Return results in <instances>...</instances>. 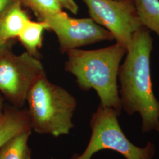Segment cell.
<instances>
[{
	"mask_svg": "<svg viewBox=\"0 0 159 159\" xmlns=\"http://www.w3.org/2000/svg\"><path fill=\"white\" fill-rule=\"evenodd\" d=\"M153 43L150 31L142 26L134 34L118 73L121 107L130 116L140 114L143 133L159 125V102L154 94L150 72Z\"/></svg>",
	"mask_w": 159,
	"mask_h": 159,
	"instance_id": "6da1fadb",
	"label": "cell"
},
{
	"mask_svg": "<svg viewBox=\"0 0 159 159\" xmlns=\"http://www.w3.org/2000/svg\"><path fill=\"white\" fill-rule=\"evenodd\" d=\"M127 52L117 43L93 50H71L66 52L65 70L74 75L82 90L96 91L100 104L121 110L117 79Z\"/></svg>",
	"mask_w": 159,
	"mask_h": 159,
	"instance_id": "7a4b0ae2",
	"label": "cell"
},
{
	"mask_svg": "<svg viewBox=\"0 0 159 159\" xmlns=\"http://www.w3.org/2000/svg\"><path fill=\"white\" fill-rule=\"evenodd\" d=\"M27 102L30 125L36 133L59 137L68 134L74 127L75 98L46 75L32 87Z\"/></svg>",
	"mask_w": 159,
	"mask_h": 159,
	"instance_id": "3957f363",
	"label": "cell"
},
{
	"mask_svg": "<svg viewBox=\"0 0 159 159\" xmlns=\"http://www.w3.org/2000/svg\"><path fill=\"white\" fill-rule=\"evenodd\" d=\"M121 110L100 104L92 114L90 120L91 138L84 152L72 159H91L94 154L102 150H112L126 159H152L155 146L148 142L144 148L137 147L126 137L121 129L118 117Z\"/></svg>",
	"mask_w": 159,
	"mask_h": 159,
	"instance_id": "277c9868",
	"label": "cell"
},
{
	"mask_svg": "<svg viewBox=\"0 0 159 159\" xmlns=\"http://www.w3.org/2000/svg\"><path fill=\"white\" fill-rule=\"evenodd\" d=\"M46 75L40 60L27 51L15 55L9 50L0 56V92L16 107L22 108L32 87Z\"/></svg>",
	"mask_w": 159,
	"mask_h": 159,
	"instance_id": "5b68a950",
	"label": "cell"
},
{
	"mask_svg": "<svg viewBox=\"0 0 159 159\" xmlns=\"http://www.w3.org/2000/svg\"><path fill=\"white\" fill-rule=\"evenodd\" d=\"M91 19L107 30L127 51L134 34L143 26L134 0H82Z\"/></svg>",
	"mask_w": 159,
	"mask_h": 159,
	"instance_id": "8992f818",
	"label": "cell"
},
{
	"mask_svg": "<svg viewBox=\"0 0 159 159\" xmlns=\"http://www.w3.org/2000/svg\"><path fill=\"white\" fill-rule=\"evenodd\" d=\"M47 23L57 36L62 53L101 41H111L113 35L91 18H75L64 12L47 15L39 20Z\"/></svg>",
	"mask_w": 159,
	"mask_h": 159,
	"instance_id": "52a82bcc",
	"label": "cell"
},
{
	"mask_svg": "<svg viewBox=\"0 0 159 159\" xmlns=\"http://www.w3.org/2000/svg\"><path fill=\"white\" fill-rule=\"evenodd\" d=\"M32 130L27 110L14 107L5 110L0 119V148L18 134Z\"/></svg>",
	"mask_w": 159,
	"mask_h": 159,
	"instance_id": "ba28073f",
	"label": "cell"
},
{
	"mask_svg": "<svg viewBox=\"0 0 159 159\" xmlns=\"http://www.w3.org/2000/svg\"><path fill=\"white\" fill-rule=\"evenodd\" d=\"M30 19L16 0L0 16V36L6 41L18 37Z\"/></svg>",
	"mask_w": 159,
	"mask_h": 159,
	"instance_id": "9c48e42d",
	"label": "cell"
},
{
	"mask_svg": "<svg viewBox=\"0 0 159 159\" xmlns=\"http://www.w3.org/2000/svg\"><path fill=\"white\" fill-rule=\"evenodd\" d=\"M46 30H48L47 23L43 21L29 20L25 24L18 38L30 54L37 57L42 46L43 35Z\"/></svg>",
	"mask_w": 159,
	"mask_h": 159,
	"instance_id": "30bf717a",
	"label": "cell"
},
{
	"mask_svg": "<svg viewBox=\"0 0 159 159\" xmlns=\"http://www.w3.org/2000/svg\"><path fill=\"white\" fill-rule=\"evenodd\" d=\"M32 130L14 137L0 148V159H31L29 139Z\"/></svg>",
	"mask_w": 159,
	"mask_h": 159,
	"instance_id": "8fae6325",
	"label": "cell"
},
{
	"mask_svg": "<svg viewBox=\"0 0 159 159\" xmlns=\"http://www.w3.org/2000/svg\"><path fill=\"white\" fill-rule=\"evenodd\" d=\"M143 26L159 37V0H134Z\"/></svg>",
	"mask_w": 159,
	"mask_h": 159,
	"instance_id": "7c38bea8",
	"label": "cell"
},
{
	"mask_svg": "<svg viewBox=\"0 0 159 159\" xmlns=\"http://www.w3.org/2000/svg\"><path fill=\"white\" fill-rule=\"evenodd\" d=\"M40 18L44 16L53 15L63 11L56 0H24Z\"/></svg>",
	"mask_w": 159,
	"mask_h": 159,
	"instance_id": "4fadbf2b",
	"label": "cell"
},
{
	"mask_svg": "<svg viewBox=\"0 0 159 159\" xmlns=\"http://www.w3.org/2000/svg\"><path fill=\"white\" fill-rule=\"evenodd\" d=\"M62 8L71 12L73 14H77L79 12V6L74 0H56Z\"/></svg>",
	"mask_w": 159,
	"mask_h": 159,
	"instance_id": "5bb4252c",
	"label": "cell"
},
{
	"mask_svg": "<svg viewBox=\"0 0 159 159\" xmlns=\"http://www.w3.org/2000/svg\"><path fill=\"white\" fill-rule=\"evenodd\" d=\"M16 0H0V16Z\"/></svg>",
	"mask_w": 159,
	"mask_h": 159,
	"instance_id": "9a60e30c",
	"label": "cell"
},
{
	"mask_svg": "<svg viewBox=\"0 0 159 159\" xmlns=\"http://www.w3.org/2000/svg\"><path fill=\"white\" fill-rule=\"evenodd\" d=\"M8 41L4 40L0 36V56L4 54L7 51H9Z\"/></svg>",
	"mask_w": 159,
	"mask_h": 159,
	"instance_id": "2e32d148",
	"label": "cell"
},
{
	"mask_svg": "<svg viewBox=\"0 0 159 159\" xmlns=\"http://www.w3.org/2000/svg\"><path fill=\"white\" fill-rule=\"evenodd\" d=\"M4 97L0 93V119L2 118L4 113Z\"/></svg>",
	"mask_w": 159,
	"mask_h": 159,
	"instance_id": "e0dca14e",
	"label": "cell"
},
{
	"mask_svg": "<svg viewBox=\"0 0 159 159\" xmlns=\"http://www.w3.org/2000/svg\"><path fill=\"white\" fill-rule=\"evenodd\" d=\"M156 131H157L159 133V125H158V126H157L156 128Z\"/></svg>",
	"mask_w": 159,
	"mask_h": 159,
	"instance_id": "ac0fdd59",
	"label": "cell"
}]
</instances>
